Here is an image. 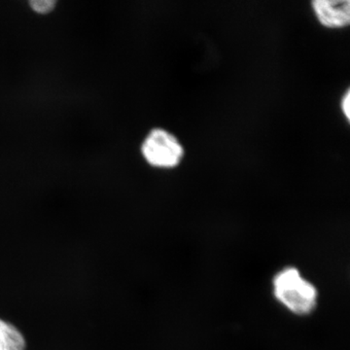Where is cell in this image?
<instances>
[{
    "instance_id": "cell-3",
    "label": "cell",
    "mask_w": 350,
    "mask_h": 350,
    "mask_svg": "<svg viewBox=\"0 0 350 350\" xmlns=\"http://www.w3.org/2000/svg\"><path fill=\"white\" fill-rule=\"evenodd\" d=\"M313 13L317 21L328 29H344L350 24L349 0H313Z\"/></svg>"
},
{
    "instance_id": "cell-6",
    "label": "cell",
    "mask_w": 350,
    "mask_h": 350,
    "mask_svg": "<svg viewBox=\"0 0 350 350\" xmlns=\"http://www.w3.org/2000/svg\"><path fill=\"white\" fill-rule=\"evenodd\" d=\"M340 109H342V114L345 115V118L349 122L350 119V90L347 89L344 96H342V100H340Z\"/></svg>"
},
{
    "instance_id": "cell-1",
    "label": "cell",
    "mask_w": 350,
    "mask_h": 350,
    "mask_svg": "<svg viewBox=\"0 0 350 350\" xmlns=\"http://www.w3.org/2000/svg\"><path fill=\"white\" fill-rule=\"evenodd\" d=\"M271 288L276 303L294 317H310L319 308V288L297 267L285 266L275 271Z\"/></svg>"
},
{
    "instance_id": "cell-5",
    "label": "cell",
    "mask_w": 350,
    "mask_h": 350,
    "mask_svg": "<svg viewBox=\"0 0 350 350\" xmlns=\"http://www.w3.org/2000/svg\"><path fill=\"white\" fill-rule=\"evenodd\" d=\"M29 4L36 12L46 14L51 12L54 9L56 1L54 0H32Z\"/></svg>"
},
{
    "instance_id": "cell-2",
    "label": "cell",
    "mask_w": 350,
    "mask_h": 350,
    "mask_svg": "<svg viewBox=\"0 0 350 350\" xmlns=\"http://www.w3.org/2000/svg\"><path fill=\"white\" fill-rule=\"evenodd\" d=\"M142 153L152 167L170 170L180 165L185 148L174 133L165 129L155 128L145 137Z\"/></svg>"
},
{
    "instance_id": "cell-4",
    "label": "cell",
    "mask_w": 350,
    "mask_h": 350,
    "mask_svg": "<svg viewBox=\"0 0 350 350\" xmlns=\"http://www.w3.org/2000/svg\"><path fill=\"white\" fill-rule=\"evenodd\" d=\"M0 350H25L24 336L3 319H0Z\"/></svg>"
}]
</instances>
